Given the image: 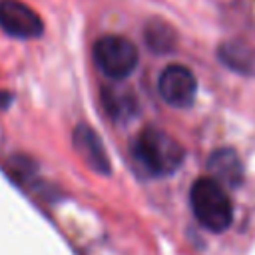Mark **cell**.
Instances as JSON below:
<instances>
[{"mask_svg":"<svg viewBox=\"0 0 255 255\" xmlns=\"http://www.w3.org/2000/svg\"><path fill=\"white\" fill-rule=\"evenodd\" d=\"M183 155L185 151L179 141L157 128L141 129L133 141L135 161L155 177H165L177 171L183 163Z\"/></svg>","mask_w":255,"mask_h":255,"instance_id":"6da1fadb","label":"cell"},{"mask_svg":"<svg viewBox=\"0 0 255 255\" xmlns=\"http://www.w3.org/2000/svg\"><path fill=\"white\" fill-rule=\"evenodd\" d=\"M189 203L195 219L201 227L221 233L231 225L233 207L227 191L213 177H199L193 181L189 191Z\"/></svg>","mask_w":255,"mask_h":255,"instance_id":"7a4b0ae2","label":"cell"},{"mask_svg":"<svg viewBox=\"0 0 255 255\" xmlns=\"http://www.w3.org/2000/svg\"><path fill=\"white\" fill-rule=\"evenodd\" d=\"M94 62L98 70L112 78V80H124L131 76V72L137 68L139 54L131 40L124 36H104L94 44Z\"/></svg>","mask_w":255,"mask_h":255,"instance_id":"3957f363","label":"cell"},{"mask_svg":"<svg viewBox=\"0 0 255 255\" xmlns=\"http://www.w3.org/2000/svg\"><path fill=\"white\" fill-rule=\"evenodd\" d=\"M157 90L161 100L171 108H189L197 94V80L189 68L181 64H169L159 74Z\"/></svg>","mask_w":255,"mask_h":255,"instance_id":"277c9868","label":"cell"},{"mask_svg":"<svg viewBox=\"0 0 255 255\" xmlns=\"http://www.w3.org/2000/svg\"><path fill=\"white\" fill-rule=\"evenodd\" d=\"M0 28L22 40L38 38L44 32L42 18L22 0H0Z\"/></svg>","mask_w":255,"mask_h":255,"instance_id":"5b68a950","label":"cell"},{"mask_svg":"<svg viewBox=\"0 0 255 255\" xmlns=\"http://www.w3.org/2000/svg\"><path fill=\"white\" fill-rule=\"evenodd\" d=\"M74 143L82 159L98 173H108L110 171V159L104 149V143L100 135L90 128V126H78L74 131Z\"/></svg>","mask_w":255,"mask_h":255,"instance_id":"8992f818","label":"cell"},{"mask_svg":"<svg viewBox=\"0 0 255 255\" xmlns=\"http://www.w3.org/2000/svg\"><path fill=\"white\" fill-rule=\"evenodd\" d=\"M211 175L215 181H219L221 185H239L241 179H243V167H241V161L237 157V153L233 149H217L211 153L209 157V163H207Z\"/></svg>","mask_w":255,"mask_h":255,"instance_id":"52a82bcc","label":"cell"},{"mask_svg":"<svg viewBox=\"0 0 255 255\" xmlns=\"http://www.w3.org/2000/svg\"><path fill=\"white\" fill-rule=\"evenodd\" d=\"M145 44L153 52H169L175 46V32L165 22H149L145 26Z\"/></svg>","mask_w":255,"mask_h":255,"instance_id":"ba28073f","label":"cell"},{"mask_svg":"<svg viewBox=\"0 0 255 255\" xmlns=\"http://www.w3.org/2000/svg\"><path fill=\"white\" fill-rule=\"evenodd\" d=\"M8 104H10V94L0 92V108H6Z\"/></svg>","mask_w":255,"mask_h":255,"instance_id":"9c48e42d","label":"cell"}]
</instances>
